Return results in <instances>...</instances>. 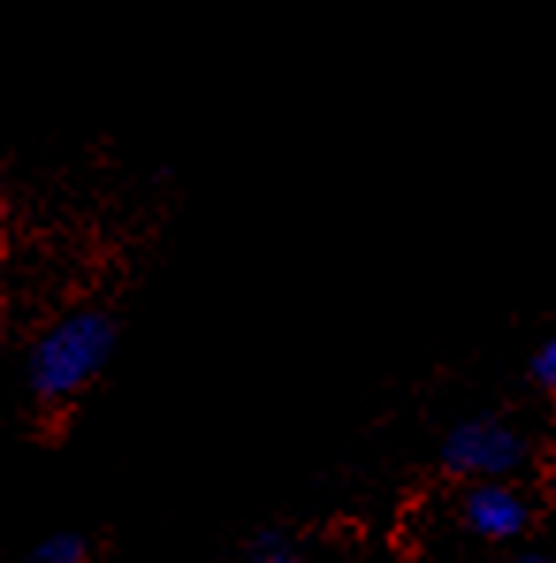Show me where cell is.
Here are the masks:
<instances>
[{"label":"cell","mask_w":556,"mask_h":563,"mask_svg":"<svg viewBox=\"0 0 556 563\" xmlns=\"http://www.w3.org/2000/svg\"><path fill=\"white\" fill-rule=\"evenodd\" d=\"M115 346V328L99 309H80L62 317L39 335L28 358V380L35 396L57 404L77 396L103 369Z\"/></svg>","instance_id":"obj_1"},{"label":"cell","mask_w":556,"mask_h":563,"mask_svg":"<svg viewBox=\"0 0 556 563\" xmlns=\"http://www.w3.org/2000/svg\"><path fill=\"white\" fill-rule=\"evenodd\" d=\"M443 457L454 472L495 479V476H503V472L522 465L526 442H522L519 430H511L508 422H500V419H469L450 430Z\"/></svg>","instance_id":"obj_2"},{"label":"cell","mask_w":556,"mask_h":563,"mask_svg":"<svg viewBox=\"0 0 556 563\" xmlns=\"http://www.w3.org/2000/svg\"><path fill=\"white\" fill-rule=\"evenodd\" d=\"M465 518L477 533L492 537V541H508V537L522 533V526L530 521V507L514 487L500 484V479H484L465 499Z\"/></svg>","instance_id":"obj_3"},{"label":"cell","mask_w":556,"mask_h":563,"mask_svg":"<svg viewBox=\"0 0 556 563\" xmlns=\"http://www.w3.org/2000/svg\"><path fill=\"white\" fill-rule=\"evenodd\" d=\"M35 560L39 563H85L88 549H85V541H80V537L62 533V537H50V541L39 544Z\"/></svg>","instance_id":"obj_4"},{"label":"cell","mask_w":556,"mask_h":563,"mask_svg":"<svg viewBox=\"0 0 556 563\" xmlns=\"http://www.w3.org/2000/svg\"><path fill=\"white\" fill-rule=\"evenodd\" d=\"M534 374L545 388H553L556 393V335L542 346V354L534 358Z\"/></svg>","instance_id":"obj_5"},{"label":"cell","mask_w":556,"mask_h":563,"mask_svg":"<svg viewBox=\"0 0 556 563\" xmlns=\"http://www.w3.org/2000/svg\"><path fill=\"white\" fill-rule=\"evenodd\" d=\"M263 563H290V560H286V556H268Z\"/></svg>","instance_id":"obj_6"},{"label":"cell","mask_w":556,"mask_h":563,"mask_svg":"<svg viewBox=\"0 0 556 563\" xmlns=\"http://www.w3.org/2000/svg\"><path fill=\"white\" fill-rule=\"evenodd\" d=\"M553 484H556V457H553Z\"/></svg>","instance_id":"obj_7"},{"label":"cell","mask_w":556,"mask_h":563,"mask_svg":"<svg viewBox=\"0 0 556 563\" xmlns=\"http://www.w3.org/2000/svg\"><path fill=\"white\" fill-rule=\"evenodd\" d=\"M522 563H545V560H522Z\"/></svg>","instance_id":"obj_8"}]
</instances>
